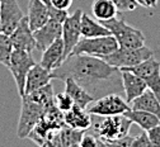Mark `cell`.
I'll return each instance as SVG.
<instances>
[{
  "label": "cell",
  "mask_w": 160,
  "mask_h": 147,
  "mask_svg": "<svg viewBox=\"0 0 160 147\" xmlns=\"http://www.w3.org/2000/svg\"><path fill=\"white\" fill-rule=\"evenodd\" d=\"M117 39L111 36H103V37H94V38H80L78 45L74 47L70 56H78V55H88L103 58L111 53H113L118 48ZM69 56V57H70Z\"/></svg>",
  "instance_id": "4"
},
{
  "label": "cell",
  "mask_w": 160,
  "mask_h": 147,
  "mask_svg": "<svg viewBox=\"0 0 160 147\" xmlns=\"http://www.w3.org/2000/svg\"><path fill=\"white\" fill-rule=\"evenodd\" d=\"M92 13L99 22H104L116 18L118 10L111 0H94L92 4Z\"/></svg>",
  "instance_id": "23"
},
{
  "label": "cell",
  "mask_w": 160,
  "mask_h": 147,
  "mask_svg": "<svg viewBox=\"0 0 160 147\" xmlns=\"http://www.w3.org/2000/svg\"><path fill=\"white\" fill-rule=\"evenodd\" d=\"M64 81H65V93L70 95L76 107L87 109L89 104L94 101V96L80 84H78L72 77H66Z\"/></svg>",
  "instance_id": "17"
},
{
  "label": "cell",
  "mask_w": 160,
  "mask_h": 147,
  "mask_svg": "<svg viewBox=\"0 0 160 147\" xmlns=\"http://www.w3.org/2000/svg\"><path fill=\"white\" fill-rule=\"evenodd\" d=\"M84 133H85V131L70 128V127H66V125L58 131V136H60V141L62 143V147H69L71 145L80 143Z\"/></svg>",
  "instance_id": "25"
},
{
  "label": "cell",
  "mask_w": 160,
  "mask_h": 147,
  "mask_svg": "<svg viewBox=\"0 0 160 147\" xmlns=\"http://www.w3.org/2000/svg\"><path fill=\"white\" fill-rule=\"evenodd\" d=\"M0 33H3V29H2V23H0Z\"/></svg>",
  "instance_id": "39"
},
{
  "label": "cell",
  "mask_w": 160,
  "mask_h": 147,
  "mask_svg": "<svg viewBox=\"0 0 160 147\" xmlns=\"http://www.w3.org/2000/svg\"><path fill=\"white\" fill-rule=\"evenodd\" d=\"M80 32L82 37L84 38H94V37H103V36H111V32L108 28H106L101 22H97L93 18H90L88 14H82V20H80Z\"/></svg>",
  "instance_id": "21"
},
{
  "label": "cell",
  "mask_w": 160,
  "mask_h": 147,
  "mask_svg": "<svg viewBox=\"0 0 160 147\" xmlns=\"http://www.w3.org/2000/svg\"><path fill=\"white\" fill-rule=\"evenodd\" d=\"M135 2L144 8H156L159 0H135Z\"/></svg>",
  "instance_id": "36"
},
{
  "label": "cell",
  "mask_w": 160,
  "mask_h": 147,
  "mask_svg": "<svg viewBox=\"0 0 160 147\" xmlns=\"http://www.w3.org/2000/svg\"><path fill=\"white\" fill-rule=\"evenodd\" d=\"M82 9H76L71 15H69L62 23V42H64V55L68 58L74 47L78 45V42L82 38L80 32V20H82Z\"/></svg>",
  "instance_id": "10"
},
{
  "label": "cell",
  "mask_w": 160,
  "mask_h": 147,
  "mask_svg": "<svg viewBox=\"0 0 160 147\" xmlns=\"http://www.w3.org/2000/svg\"><path fill=\"white\" fill-rule=\"evenodd\" d=\"M45 113L46 109L42 105L27 98H22V110L18 120L17 136L19 138H27L36 124L45 117Z\"/></svg>",
  "instance_id": "8"
},
{
  "label": "cell",
  "mask_w": 160,
  "mask_h": 147,
  "mask_svg": "<svg viewBox=\"0 0 160 147\" xmlns=\"http://www.w3.org/2000/svg\"><path fill=\"white\" fill-rule=\"evenodd\" d=\"M121 71V81H122V89L126 95V101L130 104L132 100L138 98L148 90L146 82L137 76L136 74L127 71V70H119Z\"/></svg>",
  "instance_id": "15"
},
{
  "label": "cell",
  "mask_w": 160,
  "mask_h": 147,
  "mask_svg": "<svg viewBox=\"0 0 160 147\" xmlns=\"http://www.w3.org/2000/svg\"><path fill=\"white\" fill-rule=\"evenodd\" d=\"M13 51L14 47L12 43L10 36L5 33H0V64L8 67Z\"/></svg>",
  "instance_id": "26"
},
{
  "label": "cell",
  "mask_w": 160,
  "mask_h": 147,
  "mask_svg": "<svg viewBox=\"0 0 160 147\" xmlns=\"http://www.w3.org/2000/svg\"><path fill=\"white\" fill-rule=\"evenodd\" d=\"M126 117H128L131 119L132 123L137 124L140 128L142 131L148 132L149 130L154 128L155 125L160 124V119L152 114V113H149V112H144V110H136V109H128L126 113H125Z\"/></svg>",
  "instance_id": "22"
},
{
  "label": "cell",
  "mask_w": 160,
  "mask_h": 147,
  "mask_svg": "<svg viewBox=\"0 0 160 147\" xmlns=\"http://www.w3.org/2000/svg\"><path fill=\"white\" fill-rule=\"evenodd\" d=\"M42 2L46 4V7L48 8V13H50V18L51 19H55L60 23H64V20L69 17V13L68 10H60V9H56L52 4H51V0H42Z\"/></svg>",
  "instance_id": "28"
},
{
  "label": "cell",
  "mask_w": 160,
  "mask_h": 147,
  "mask_svg": "<svg viewBox=\"0 0 160 147\" xmlns=\"http://www.w3.org/2000/svg\"><path fill=\"white\" fill-rule=\"evenodd\" d=\"M131 147H154V146L150 142V140L145 132V133H141V135L133 137V140L131 142Z\"/></svg>",
  "instance_id": "31"
},
{
  "label": "cell",
  "mask_w": 160,
  "mask_h": 147,
  "mask_svg": "<svg viewBox=\"0 0 160 147\" xmlns=\"http://www.w3.org/2000/svg\"><path fill=\"white\" fill-rule=\"evenodd\" d=\"M51 4L60 10H68L71 4H72V0H51Z\"/></svg>",
  "instance_id": "35"
},
{
  "label": "cell",
  "mask_w": 160,
  "mask_h": 147,
  "mask_svg": "<svg viewBox=\"0 0 160 147\" xmlns=\"http://www.w3.org/2000/svg\"><path fill=\"white\" fill-rule=\"evenodd\" d=\"M146 135H148V137H149V140L154 147H160V124H158L154 128L149 130L146 132Z\"/></svg>",
  "instance_id": "33"
},
{
  "label": "cell",
  "mask_w": 160,
  "mask_h": 147,
  "mask_svg": "<svg viewBox=\"0 0 160 147\" xmlns=\"http://www.w3.org/2000/svg\"><path fill=\"white\" fill-rule=\"evenodd\" d=\"M122 70L131 71L141 77L146 82L148 89L151 90L160 101V61H158L155 56H151L138 65Z\"/></svg>",
  "instance_id": "9"
},
{
  "label": "cell",
  "mask_w": 160,
  "mask_h": 147,
  "mask_svg": "<svg viewBox=\"0 0 160 147\" xmlns=\"http://www.w3.org/2000/svg\"><path fill=\"white\" fill-rule=\"evenodd\" d=\"M133 123L125 114L112 117H97L92 115V127L98 138L103 141H111L122 138L128 135Z\"/></svg>",
  "instance_id": "2"
},
{
  "label": "cell",
  "mask_w": 160,
  "mask_h": 147,
  "mask_svg": "<svg viewBox=\"0 0 160 147\" xmlns=\"http://www.w3.org/2000/svg\"><path fill=\"white\" fill-rule=\"evenodd\" d=\"M10 39L14 50H23L27 52H32L36 48V41L33 36V31L29 27L27 15L21 20L18 27L10 34Z\"/></svg>",
  "instance_id": "13"
},
{
  "label": "cell",
  "mask_w": 160,
  "mask_h": 147,
  "mask_svg": "<svg viewBox=\"0 0 160 147\" xmlns=\"http://www.w3.org/2000/svg\"><path fill=\"white\" fill-rule=\"evenodd\" d=\"M111 2L116 5L117 10L121 13H127V12H133L138 4L135 0H111Z\"/></svg>",
  "instance_id": "29"
},
{
  "label": "cell",
  "mask_w": 160,
  "mask_h": 147,
  "mask_svg": "<svg viewBox=\"0 0 160 147\" xmlns=\"http://www.w3.org/2000/svg\"><path fill=\"white\" fill-rule=\"evenodd\" d=\"M130 108L136 110H144L155 114L160 119V101L151 90H146L138 98L130 103Z\"/></svg>",
  "instance_id": "20"
},
{
  "label": "cell",
  "mask_w": 160,
  "mask_h": 147,
  "mask_svg": "<svg viewBox=\"0 0 160 147\" xmlns=\"http://www.w3.org/2000/svg\"><path fill=\"white\" fill-rule=\"evenodd\" d=\"M55 105L62 113H66L75 105V104H74L72 99L70 98V95L64 91V93H60V94L55 95Z\"/></svg>",
  "instance_id": "27"
},
{
  "label": "cell",
  "mask_w": 160,
  "mask_h": 147,
  "mask_svg": "<svg viewBox=\"0 0 160 147\" xmlns=\"http://www.w3.org/2000/svg\"><path fill=\"white\" fill-rule=\"evenodd\" d=\"M154 56L152 50H150L146 46L138 47V48H125V47H118L113 53L103 57L108 65L117 67L118 70L127 69L135 65L141 64L142 61L150 58Z\"/></svg>",
  "instance_id": "5"
},
{
  "label": "cell",
  "mask_w": 160,
  "mask_h": 147,
  "mask_svg": "<svg viewBox=\"0 0 160 147\" xmlns=\"http://www.w3.org/2000/svg\"><path fill=\"white\" fill-rule=\"evenodd\" d=\"M36 65L32 52H27L23 50H14L10 56V62L8 70L12 72L14 81L17 84V90L21 98L24 96V86L26 77L29 70Z\"/></svg>",
  "instance_id": "7"
},
{
  "label": "cell",
  "mask_w": 160,
  "mask_h": 147,
  "mask_svg": "<svg viewBox=\"0 0 160 147\" xmlns=\"http://www.w3.org/2000/svg\"><path fill=\"white\" fill-rule=\"evenodd\" d=\"M65 60L66 58L64 55V42H62V38H58L42 52V57L39 64L48 71L53 72L58 67H61Z\"/></svg>",
  "instance_id": "16"
},
{
  "label": "cell",
  "mask_w": 160,
  "mask_h": 147,
  "mask_svg": "<svg viewBox=\"0 0 160 147\" xmlns=\"http://www.w3.org/2000/svg\"><path fill=\"white\" fill-rule=\"evenodd\" d=\"M65 125L70 128L88 131L92 127V114L88 113L87 109L79 108L74 105L69 112L64 113Z\"/></svg>",
  "instance_id": "19"
},
{
  "label": "cell",
  "mask_w": 160,
  "mask_h": 147,
  "mask_svg": "<svg viewBox=\"0 0 160 147\" xmlns=\"http://www.w3.org/2000/svg\"><path fill=\"white\" fill-rule=\"evenodd\" d=\"M69 147H82V146H80V143H75V145H71Z\"/></svg>",
  "instance_id": "38"
},
{
  "label": "cell",
  "mask_w": 160,
  "mask_h": 147,
  "mask_svg": "<svg viewBox=\"0 0 160 147\" xmlns=\"http://www.w3.org/2000/svg\"><path fill=\"white\" fill-rule=\"evenodd\" d=\"M121 75L117 67L108 65L99 57L78 55L68 57L61 67L53 71L55 79L65 80L72 77L78 84L87 89L93 96L101 91V84H107Z\"/></svg>",
  "instance_id": "1"
},
{
  "label": "cell",
  "mask_w": 160,
  "mask_h": 147,
  "mask_svg": "<svg viewBox=\"0 0 160 147\" xmlns=\"http://www.w3.org/2000/svg\"><path fill=\"white\" fill-rule=\"evenodd\" d=\"M24 98L39 104V105H42L46 110L48 108H51L52 105H55V94H53V88H52L51 84H48V85L38 89V90L29 93Z\"/></svg>",
  "instance_id": "24"
},
{
  "label": "cell",
  "mask_w": 160,
  "mask_h": 147,
  "mask_svg": "<svg viewBox=\"0 0 160 147\" xmlns=\"http://www.w3.org/2000/svg\"><path fill=\"white\" fill-rule=\"evenodd\" d=\"M130 109V104L117 93H109L98 98L87 108L88 113L97 117H112L125 114Z\"/></svg>",
  "instance_id": "6"
},
{
  "label": "cell",
  "mask_w": 160,
  "mask_h": 147,
  "mask_svg": "<svg viewBox=\"0 0 160 147\" xmlns=\"http://www.w3.org/2000/svg\"><path fill=\"white\" fill-rule=\"evenodd\" d=\"M52 79H55L53 77V72H51L47 69H45L41 64H36L29 70V72L27 74L26 86H24V96L28 95L29 93L34 91V90H38V89L48 85V84H51Z\"/></svg>",
  "instance_id": "14"
},
{
  "label": "cell",
  "mask_w": 160,
  "mask_h": 147,
  "mask_svg": "<svg viewBox=\"0 0 160 147\" xmlns=\"http://www.w3.org/2000/svg\"><path fill=\"white\" fill-rule=\"evenodd\" d=\"M39 147H62V143H61V141H60L58 132L56 135H53L52 137H50L48 140H46Z\"/></svg>",
  "instance_id": "34"
},
{
  "label": "cell",
  "mask_w": 160,
  "mask_h": 147,
  "mask_svg": "<svg viewBox=\"0 0 160 147\" xmlns=\"http://www.w3.org/2000/svg\"><path fill=\"white\" fill-rule=\"evenodd\" d=\"M24 17L17 0H0V23L3 33L10 36Z\"/></svg>",
  "instance_id": "11"
},
{
  "label": "cell",
  "mask_w": 160,
  "mask_h": 147,
  "mask_svg": "<svg viewBox=\"0 0 160 147\" xmlns=\"http://www.w3.org/2000/svg\"><path fill=\"white\" fill-rule=\"evenodd\" d=\"M106 28L109 29L111 34L117 39L119 47L125 48H138L145 46V36L144 33L135 28L128 26L125 19L112 18L109 20L101 22Z\"/></svg>",
  "instance_id": "3"
},
{
  "label": "cell",
  "mask_w": 160,
  "mask_h": 147,
  "mask_svg": "<svg viewBox=\"0 0 160 147\" xmlns=\"http://www.w3.org/2000/svg\"><path fill=\"white\" fill-rule=\"evenodd\" d=\"M133 137L127 135L122 138H116V140H111V141H104L107 147H131V142H132Z\"/></svg>",
  "instance_id": "30"
},
{
  "label": "cell",
  "mask_w": 160,
  "mask_h": 147,
  "mask_svg": "<svg viewBox=\"0 0 160 147\" xmlns=\"http://www.w3.org/2000/svg\"><path fill=\"white\" fill-rule=\"evenodd\" d=\"M98 140L99 138L94 133H89L85 131V133L82 137V141H80V146L82 147H97Z\"/></svg>",
  "instance_id": "32"
},
{
  "label": "cell",
  "mask_w": 160,
  "mask_h": 147,
  "mask_svg": "<svg viewBox=\"0 0 160 147\" xmlns=\"http://www.w3.org/2000/svg\"><path fill=\"white\" fill-rule=\"evenodd\" d=\"M34 41H36V50L43 52L50 45L62 36V23L57 22L55 19H48V22L43 24L33 32Z\"/></svg>",
  "instance_id": "12"
},
{
  "label": "cell",
  "mask_w": 160,
  "mask_h": 147,
  "mask_svg": "<svg viewBox=\"0 0 160 147\" xmlns=\"http://www.w3.org/2000/svg\"><path fill=\"white\" fill-rule=\"evenodd\" d=\"M28 23L31 29L34 32L46 24L50 19L48 8L42 0H28Z\"/></svg>",
  "instance_id": "18"
},
{
  "label": "cell",
  "mask_w": 160,
  "mask_h": 147,
  "mask_svg": "<svg viewBox=\"0 0 160 147\" xmlns=\"http://www.w3.org/2000/svg\"><path fill=\"white\" fill-rule=\"evenodd\" d=\"M97 147H107V145H106V142H104L103 140L99 138V140H98V145H97Z\"/></svg>",
  "instance_id": "37"
}]
</instances>
